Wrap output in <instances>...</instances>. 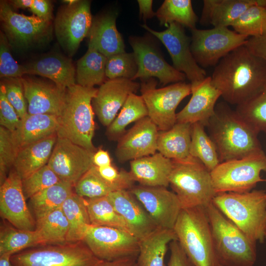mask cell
<instances>
[{"label": "cell", "instance_id": "13", "mask_svg": "<svg viewBox=\"0 0 266 266\" xmlns=\"http://www.w3.org/2000/svg\"><path fill=\"white\" fill-rule=\"evenodd\" d=\"M89 0H78L59 9L54 22L58 42L69 57L76 53L80 43L88 36L93 19Z\"/></svg>", "mask_w": 266, "mask_h": 266}, {"label": "cell", "instance_id": "29", "mask_svg": "<svg viewBox=\"0 0 266 266\" xmlns=\"http://www.w3.org/2000/svg\"><path fill=\"white\" fill-rule=\"evenodd\" d=\"M57 138L54 134L19 149L13 168L22 180L47 164Z\"/></svg>", "mask_w": 266, "mask_h": 266}, {"label": "cell", "instance_id": "6", "mask_svg": "<svg viewBox=\"0 0 266 266\" xmlns=\"http://www.w3.org/2000/svg\"><path fill=\"white\" fill-rule=\"evenodd\" d=\"M173 230L193 266H223L215 252L205 208L182 209Z\"/></svg>", "mask_w": 266, "mask_h": 266}, {"label": "cell", "instance_id": "42", "mask_svg": "<svg viewBox=\"0 0 266 266\" xmlns=\"http://www.w3.org/2000/svg\"><path fill=\"white\" fill-rule=\"evenodd\" d=\"M35 221V230L44 245L66 242L69 224L61 207Z\"/></svg>", "mask_w": 266, "mask_h": 266}, {"label": "cell", "instance_id": "12", "mask_svg": "<svg viewBox=\"0 0 266 266\" xmlns=\"http://www.w3.org/2000/svg\"><path fill=\"white\" fill-rule=\"evenodd\" d=\"M0 19L10 45L24 49L49 41L52 36L51 21L34 15L26 16L14 12L6 1L0 2Z\"/></svg>", "mask_w": 266, "mask_h": 266}, {"label": "cell", "instance_id": "27", "mask_svg": "<svg viewBox=\"0 0 266 266\" xmlns=\"http://www.w3.org/2000/svg\"><path fill=\"white\" fill-rule=\"evenodd\" d=\"M117 15L108 12L95 18L88 35V47L96 49L107 58L125 52L123 39L116 25Z\"/></svg>", "mask_w": 266, "mask_h": 266}, {"label": "cell", "instance_id": "22", "mask_svg": "<svg viewBox=\"0 0 266 266\" xmlns=\"http://www.w3.org/2000/svg\"><path fill=\"white\" fill-rule=\"evenodd\" d=\"M21 79L28 102V113L61 115L66 90H63L55 84L38 79L21 77Z\"/></svg>", "mask_w": 266, "mask_h": 266}, {"label": "cell", "instance_id": "59", "mask_svg": "<svg viewBox=\"0 0 266 266\" xmlns=\"http://www.w3.org/2000/svg\"><path fill=\"white\" fill-rule=\"evenodd\" d=\"M78 0H65L63 1L66 3V4H72L76 2Z\"/></svg>", "mask_w": 266, "mask_h": 266}, {"label": "cell", "instance_id": "36", "mask_svg": "<svg viewBox=\"0 0 266 266\" xmlns=\"http://www.w3.org/2000/svg\"><path fill=\"white\" fill-rule=\"evenodd\" d=\"M147 116V109L142 96L131 94L119 113L107 127L106 134L110 140H118L129 125Z\"/></svg>", "mask_w": 266, "mask_h": 266}, {"label": "cell", "instance_id": "18", "mask_svg": "<svg viewBox=\"0 0 266 266\" xmlns=\"http://www.w3.org/2000/svg\"><path fill=\"white\" fill-rule=\"evenodd\" d=\"M130 192L141 204L159 228L173 230L182 209L173 192L164 187L134 186Z\"/></svg>", "mask_w": 266, "mask_h": 266}, {"label": "cell", "instance_id": "15", "mask_svg": "<svg viewBox=\"0 0 266 266\" xmlns=\"http://www.w3.org/2000/svg\"><path fill=\"white\" fill-rule=\"evenodd\" d=\"M83 241L101 261H111L127 257H137L139 240L124 231L90 225Z\"/></svg>", "mask_w": 266, "mask_h": 266}, {"label": "cell", "instance_id": "4", "mask_svg": "<svg viewBox=\"0 0 266 266\" xmlns=\"http://www.w3.org/2000/svg\"><path fill=\"white\" fill-rule=\"evenodd\" d=\"M213 204L251 240L266 239V191L224 192L214 198Z\"/></svg>", "mask_w": 266, "mask_h": 266}, {"label": "cell", "instance_id": "8", "mask_svg": "<svg viewBox=\"0 0 266 266\" xmlns=\"http://www.w3.org/2000/svg\"><path fill=\"white\" fill-rule=\"evenodd\" d=\"M266 172V154L261 150L243 158L220 163L211 173L215 192H249L259 182H266L261 176Z\"/></svg>", "mask_w": 266, "mask_h": 266}, {"label": "cell", "instance_id": "39", "mask_svg": "<svg viewBox=\"0 0 266 266\" xmlns=\"http://www.w3.org/2000/svg\"><path fill=\"white\" fill-rule=\"evenodd\" d=\"M91 224L118 229L133 234L107 196L86 199Z\"/></svg>", "mask_w": 266, "mask_h": 266}, {"label": "cell", "instance_id": "2", "mask_svg": "<svg viewBox=\"0 0 266 266\" xmlns=\"http://www.w3.org/2000/svg\"><path fill=\"white\" fill-rule=\"evenodd\" d=\"M205 127L216 146L220 163L263 150L258 138L259 133L225 101L216 104Z\"/></svg>", "mask_w": 266, "mask_h": 266}, {"label": "cell", "instance_id": "31", "mask_svg": "<svg viewBox=\"0 0 266 266\" xmlns=\"http://www.w3.org/2000/svg\"><path fill=\"white\" fill-rule=\"evenodd\" d=\"M192 125L177 122L167 131H159L157 151L171 160H182L189 157Z\"/></svg>", "mask_w": 266, "mask_h": 266}, {"label": "cell", "instance_id": "7", "mask_svg": "<svg viewBox=\"0 0 266 266\" xmlns=\"http://www.w3.org/2000/svg\"><path fill=\"white\" fill-rule=\"evenodd\" d=\"M169 182L182 209L205 208L216 195L210 171L197 159L190 156L182 160H172Z\"/></svg>", "mask_w": 266, "mask_h": 266}, {"label": "cell", "instance_id": "35", "mask_svg": "<svg viewBox=\"0 0 266 266\" xmlns=\"http://www.w3.org/2000/svg\"><path fill=\"white\" fill-rule=\"evenodd\" d=\"M106 60L107 57L96 49L88 47L87 52L77 63L75 78L77 84L93 88L103 83Z\"/></svg>", "mask_w": 266, "mask_h": 266}, {"label": "cell", "instance_id": "38", "mask_svg": "<svg viewBox=\"0 0 266 266\" xmlns=\"http://www.w3.org/2000/svg\"><path fill=\"white\" fill-rule=\"evenodd\" d=\"M132 186L123 183H111L99 174L98 167L93 165L74 185L75 193L88 199L108 196L120 190H129Z\"/></svg>", "mask_w": 266, "mask_h": 266}, {"label": "cell", "instance_id": "52", "mask_svg": "<svg viewBox=\"0 0 266 266\" xmlns=\"http://www.w3.org/2000/svg\"><path fill=\"white\" fill-rule=\"evenodd\" d=\"M31 10L39 18L46 21L52 19L53 6L51 1L47 0H33Z\"/></svg>", "mask_w": 266, "mask_h": 266}, {"label": "cell", "instance_id": "1", "mask_svg": "<svg viewBox=\"0 0 266 266\" xmlns=\"http://www.w3.org/2000/svg\"><path fill=\"white\" fill-rule=\"evenodd\" d=\"M210 77L225 102L239 105L266 87V61L244 45L222 58Z\"/></svg>", "mask_w": 266, "mask_h": 266}, {"label": "cell", "instance_id": "56", "mask_svg": "<svg viewBox=\"0 0 266 266\" xmlns=\"http://www.w3.org/2000/svg\"><path fill=\"white\" fill-rule=\"evenodd\" d=\"M137 2L139 6L140 17L142 18L144 21L156 16V12H154L152 9L153 0H138Z\"/></svg>", "mask_w": 266, "mask_h": 266}, {"label": "cell", "instance_id": "21", "mask_svg": "<svg viewBox=\"0 0 266 266\" xmlns=\"http://www.w3.org/2000/svg\"><path fill=\"white\" fill-rule=\"evenodd\" d=\"M140 87L138 83L125 78L108 79L102 83L92 100L94 111L101 124L109 126L129 96Z\"/></svg>", "mask_w": 266, "mask_h": 266}, {"label": "cell", "instance_id": "46", "mask_svg": "<svg viewBox=\"0 0 266 266\" xmlns=\"http://www.w3.org/2000/svg\"><path fill=\"white\" fill-rule=\"evenodd\" d=\"M19 148L12 132L0 127V184L6 179L11 168H13Z\"/></svg>", "mask_w": 266, "mask_h": 266}, {"label": "cell", "instance_id": "10", "mask_svg": "<svg viewBox=\"0 0 266 266\" xmlns=\"http://www.w3.org/2000/svg\"><path fill=\"white\" fill-rule=\"evenodd\" d=\"M157 83L154 78L142 80L140 91L148 117L159 131H166L177 123L176 109L181 101L191 94V85L180 82L157 88Z\"/></svg>", "mask_w": 266, "mask_h": 266}, {"label": "cell", "instance_id": "30", "mask_svg": "<svg viewBox=\"0 0 266 266\" xmlns=\"http://www.w3.org/2000/svg\"><path fill=\"white\" fill-rule=\"evenodd\" d=\"M59 127L58 117L51 114H30L21 120L18 129L12 132L19 149L57 134Z\"/></svg>", "mask_w": 266, "mask_h": 266}, {"label": "cell", "instance_id": "49", "mask_svg": "<svg viewBox=\"0 0 266 266\" xmlns=\"http://www.w3.org/2000/svg\"><path fill=\"white\" fill-rule=\"evenodd\" d=\"M10 44L4 33L0 34V76L21 77L24 74L23 65H19L11 55Z\"/></svg>", "mask_w": 266, "mask_h": 266}, {"label": "cell", "instance_id": "44", "mask_svg": "<svg viewBox=\"0 0 266 266\" xmlns=\"http://www.w3.org/2000/svg\"><path fill=\"white\" fill-rule=\"evenodd\" d=\"M235 110L259 133H266V87Z\"/></svg>", "mask_w": 266, "mask_h": 266}, {"label": "cell", "instance_id": "41", "mask_svg": "<svg viewBox=\"0 0 266 266\" xmlns=\"http://www.w3.org/2000/svg\"><path fill=\"white\" fill-rule=\"evenodd\" d=\"M204 128L199 122L192 124L190 154L211 171L220 162L216 146Z\"/></svg>", "mask_w": 266, "mask_h": 266}, {"label": "cell", "instance_id": "25", "mask_svg": "<svg viewBox=\"0 0 266 266\" xmlns=\"http://www.w3.org/2000/svg\"><path fill=\"white\" fill-rule=\"evenodd\" d=\"M24 74L38 75L52 80L60 89L66 91L75 83V70L71 60L62 55H45L25 65Z\"/></svg>", "mask_w": 266, "mask_h": 266}, {"label": "cell", "instance_id": "51", "mask_svg": "<svg viewBox=\"0 0 266 266\" xmlns=\"http://www.w3.org/2000/svg\"><path fill=\"white\" fill-rule=\"evenodd\" d=\"M169 248L170 254L168 266H193L177 240L171 241Z\"/></svg>", "mask_w": 266, "mask_h": 266}, {"label": "cell", "instance_id": "34", "mask_svg": "<svg viewBox=\"0 0 266 266\" xmlns=\"http://www.w3.org/2000/svg\"><path fill=\"white\" fill-rule=\"evenodd\" d=\"M73 187L71 184L60 181L31 197L29 202L35 220L61 208L73 193Z\"/></svg>", "mask_w": 266, "mask_h": 266}, {"label": "cell", "instance_id": "3", "mask_svg": "<svg viewBox=\"0 0 266 266\" xmlns=\"http://www.w3.org/2000/svg\"><path fill=\"white\" fill-rule=\"evenodd\" d=\"M97 92L95 87L76 84L67 88L57 132L58 137L67 138L94 153L97 150L93 143L95 124L92 100Z\"/></svg>", "mask_w": 266, "mask_h": 266}, {"label": "cell", "instance_id": "14", "mask_svg": "<svg viewBox=\"0 0 266 266\" xmlns=\"http://www.w3.org/2000/svg\"><path fill=\"white\" fill-rule=\"evenodd\" d=\"M141 27L165 45L170 56L173 66L186 75L191 82V88L205 79L206 71L194 59L191 50V38L186 35L182 26L171 23L162 32L156 31L146 24Z\"/></svg>", "mask_w": 266, "mask_h": 266}, {"label": "cell", "instance_id": "47", "mask_svg": "<svg viewBox=\"0 0 266 266\" xmlns=\"http://www.w3.org/2000/svg\"><path fill=\"white\" fill-rule=\"evenodd\" d=\"M61 180L47 165L22 180L26 199H30L41 191L57 183Z\"/></svg>", "mask_w": 266, "mask_h": 266}, {"label": "cell", "instance_id": "11", "mask_svg": "<svg viewBox=\"0 0 266 266\" xmlns=\"http://www.w3.org/2000/svg\"><path fill=\"white\" fill-rule=\"evenodd\" d=\"M191 50L197 64L202 67L215 66L236 48L244 45L248 36L228 27L191 30Z\"/></svg>", "mask_w": 266, "mask_h": 266}, {"label": "cell", "instance_id": "55", "mask_svg": "<svg viewBox=\"0 0 266 266\" xmlns=\"http://www.w3.org/2000/svg\"><path fill=\"white\" fill-rule=\"evenodd\" d=\"M94 166L100 167L111 165V160L108 152L101 148L97 150L93 157Z\"/></svg>", "mask_w": 266, "mask_h": 266}, {"label": "cell", "instance_id": "40", "mask_svg": "<svg viewBox=\"0 0 266 266\" xmlns=\"http://www.w3.org/2000/svg\"><path fill=\"white\" fill-rule=\"evenodd\" d=\"M161 26L176 23L190 30L196 28L198 17L190 0H165L156 12Z\"/></svg>", "mask_w": 266, "mask_h": 266}, {"label": "cell", "instance_id": "50", "mask_svg": "<svg viewBox=\"0 0 266 266\" xmlns=\"http://www.w3.org/2000/svg\"><path fill=\"white\" fill-rule=\"evenodd\" d=\"M21 119L16 110L8 100L4 85L0 86V126L11 132L19 127Z\"/></svg>", "mask_w": 266, "mask_h": 266}, {"label": "cell", "instance_id": "60", "mask_svg": "<svg viewBox=\"0 0 266 266\" xmlns=\"http://www.w3.org/2000/svg\"></svg>", "mask_w": 266, "mask_h": 266}, {"label": "cell", "instance_id": "37", "mask_svg": "<svg viewBox=\"0 0 266 266\" xmlns=\"http://www.w3.org/2000/svg\"><path fill=\"white\" fill-rule=\"evenodd\" d=\"M39 233L36 230L18 229L6 223L0 225V255H12L32 247L44 245Z\"/></svg>", "mask_w": 266, "mask_h": 266}, {"label": "cell", "instance_id": "57", "mask_svg": "<svg viewBox=\"0 0 266 266\" xmlns=\"http://www.w3.org/2000/svg\"><path fill=\"white\" fill-rule=\"evenodd\" d=\"M33 0H14L10 1L12 6L16 8L26 9L30 8Z\"/></svg>", "mask_w": 266, "mask_h": 266}, {"label": "cell", "instance_id": "26", "mask_svg": "<svg viewBox=\"0 0 266 266\" xmlns=\"http://www.w3.org/2000/svg\"><path fill=\"white\" fill-rule=\"evenodd\" d=\"M254 5L266 7V0H204L200 23L213 27H228Z\"/></svg>", "mask_w": 266, "mask_h": 266}, {"label": "cell", "instance_id": "48", "mask_svg": "<svg viewBox=\"0 0 266 266\" xmlns=\"http://www.w3.org/2000/svg\"><path fill=\"white\" fill-rule=\"evenodd\" d=\"M6 97L21 120L28 114V107L21 77L4 78L1 82Z\"/></svg>", "mask_w": 266, "mask_h": 266}, {"label": "cell", "instance_id": "28", "mask_svg": "<svg viewBox=\"0 0 266 266\" xmlns=\"http://www.w3.org/2000/svg\"><path fill=\"white\" fill-rule=\"evenodd\" d=\"M172 161L159 152L130 161V172L135 182L147 187L169 185Z\"/></svg>", "mask_w": 266, "mask_h": 266}, {"label": "cell", "instance_id": "19", "mask_svg": "<svg viewBox=\"0 0 266 266\" xmlns=\"http://www.w3.org/2000/svg\"><path fill=\"white\" fill-rule=\"evenodd\" d=\"M22 179L13 168L0 188V214L13 227L22 230L34 231L36 221L26 202Z\"/></svg>", "mask_w": 266, "mask_h": 266}, {"label": "cell", "instance_id": "61", "mask_svg": "<svg viewBox=\"0 0 266 266\" xmlns=\"http://www.w3.org/2000/svg\"></svg>", "mask_w": 266, "mask_h": 266}, {"label": "cell", "instance_id": "33", "mask_svg": "<svg viewBox=\"0 0 266 266\" xmlns=\"http://www.w3.org/2000/svg\"><path fill=\"white\" fill-rule=\"evenodd\" d=\"M61 208L69 224L66 242L83 241L91 225L86 199L73 192L65 201Z\"/></svg>", "mask_w": 266, "mask_h": 266}, {"label": "cell", "instance_id": "16", "mask_svg": "<svg viewBox=\"0 0 266 266\" xmlns=\"http://www.w3.org/2000/svg\"><path fill=\"white\" fill-rule=\"evenodd\" d=\"M94 154L67 138L57 136L47 165L61 181L74 186L94 165Z\"/></svg>", "mask_w": 266, "mask_h": 266}, {"label": "cell", "instance_id": "58", "mask_svg": "<svg viewBox=\"0 0 266 266\" xmlns=\"http://www.w3.org/2000/svg\"><path fill=\"white\" fill-rule=\"evenodd\" d=\"M12 255L9 253L0 255V266H13L11 262Z\"/></svg>", "mask_w": 266, "mask_h": 266}, {"label": "cell", "instance_id": "23", "mask_svg": "<svg viewBox=\"0 0 266 266\" xmlns=\"http://www.w3.org/2000/svg\"><path fill=\"white\" fill-rule=\"evenodd\" d=\"M107 197L115 210L139 240L159 229L146 210L129 190H120Z\"/></svg>", "mask_w": 266, "mask_h": 266}, {"label": "cell", "instance_id": "5", "mask_svg": "<svg viewBox=\"0 0 266 266\" xmlns=\"http://www.w3.org/2000/svg\"><path fill=\"white\" fill-rule=\"evenodd\" d=\"M217 257L223 266H253L256 242L251 240L212 202L205 208Z\"/></svg>", "mask_w": 266, "mask_h": 266}, {"label": "cell", "instance_id": "9", "mask_svg": "<svg viewBox=\"0 0 266 266\" xmlns=\"http://www.w3.org/2000/svg\"><path fill=\"white\" fill-rule=\"evenodd\" d=\"M101 261L83 241L40 245L11 257L13 266H95Z\"/></svg>", "mask_w": 266, "mask_h": 266}, {"label": "cell", "instance_id": "45", "mask_svg": "<svg viewBox=\"0 0 266 266\" xmlns=\"http://www.w3.org/2000/svg\"><path fill=\"white\" fill-rule=\"evenodd\" d=\"M137 70L133 52L120 53L107 58L105 75L108 79L125 78L133 80Z\"/></svg>", "mask_w": 266, "mask_h": 266}, {"label": "cell", "instance_id": "43", "mask_svg": "<svg viewBox=\"0 0 266 266\" xmlns=\"http://www.w3.org/2000/svg\"><path fill=\"white\" fill-rule=\"evenodd\" d=\"M231 26L235 32L248 37L262 35L266 33V7L250 6Z\"/></svg>", "mask_w": 266, "mask_h": 266}, {"label": "cell", "instance_id": "53", "mask_svg": "<svg viewBox=\"0 0 266 266\" xmlns=\"http://www.w3.org/2000/svg\"><path fill=\"white\" fill-rule=\"evenodd\" d=\"M245 46L251 53L266 61V33L259 36L249 37Z\"/></svg>", "mask_w": 266, "mask_h": 266}, {"label": "cell", "instance_id": "20", "mask_svg": "<svg viewBox=\"0 0 266 266\" xmlns=\"http://www.w3.org/2000/svg\"><path fill=\"white\" fill-rule=\"evenodd\" d=\"M159 131L148 116L136 122L118 140L117 160L124 163L155 154Z\"/></svg>", "mask_w": 266, "mask_h": 266}, {"label": "cell", "instance_id": "17", "mask_svg": "<svg viewBox=\"0 0 266 266\" xmlns=\"http://www.w3.org/2000/svg\"><path fill=\"white\" fill-rule=\"evenodd\" d=\"M129 41L138 66L133 80L156 77L163 85L185 80L186 75L168 64L156 47L146 38L132 36Z\"/></svg>", "mask_w": 266, "mask_h": 266}, {"label": "cell", "instance_id": "24", "mask_svg": "<svg viewBox=\"0 0 266 266\" xmlns=\"http://www.w3.org/2000/svg\"><path fill=\"white\" fill-rule=\"evenodd\" d=\"M192 97L186 105L177 113V122L193 124L199 122L205 127L213 115L220 91L212 84L210 76L191 88Z\"/></svg>", "mask_w": 266, "mask_h": 266}, {"label": "cell", "instance_id": "54", "mask_svg": "<svg viewBox=\"0 0 266 266\" xmlns=\"http://www.w3.org/2000/svg\"><path fill=\"white\" fill-rule=\"evenodd\" d=\"M136 257H127L111 261H101L95 266H137Z\"/></svg>", "mask_w": 266, "mask_h": 266}, {"label": "cell", "instance_id": "32", "mask_svg": "<svg viewBox=\"0 0 266 266\" xmlns=\"http://www.w3.org/2000/svg\"><path fill=\"white\" fill-rule=\"evenodd\" d=\"M176 240L173 230L160 228L140 240L137 266H166L165 260L168 245Z\"/></svg>", "mask_w": 266, "mask_h": 266}]
</instances>
